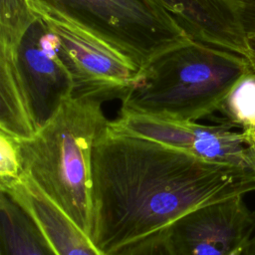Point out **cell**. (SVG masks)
Listing matches in <instances>:
<instances>
[{
	"label": "cell",
	"instance_id": "cell-1",
	"mask_svg": "<svg viewBox=\"0 0 255 255\" xmlns=\"http://www.w3.org/2000/svg\"><path fill=\"white\" fill-rule=\"evenodd\" d=\"M255 190V170L108 128L92 153V233L107 255L205 205Z\"/></svg>",
	"mask_w": 255,
	"mask_h": 255
},
{
	"label": "cell",
	"instance_id": "cell-2",
	"mask_svg": "<svg viewBox=\"0 0 255 255\" xmlns=\"http://www.w3.org/2000/svg\"><path fill=\"white\" fill-rule=\"evenodd\" d=\"M102 105L96 99L72 97L33 137L19 140L22 178L90 236L92 153L110 123Z\"/></svg>",
	"mask_w": 255,
	"mask_h": 255
},
{
	"label": "cell",
	"instance_id": "cell-3",
	"mask_svg": "<svg viewBox=\"0 0 255 255\" xmlns=\"http://www.w3.org/2000/svg\"><path fill=\"white\" fill-rule=\"evenodd\" d=\"M252 67L233 52L188 41L153 59L122 100L121 113L197 122L218 112Z\"/></svg>",
	"mask_w": 255,
	"mask_h": 255
},
{
	"label": "cell",
	"instance_id": "cell-4",
	"mask_svg": "<svg viewBox=\"0 0 255 255\" xmlns=\"http://www.w3.org/2000/svg\"><path fill=\"white\" fill-rule=\"evenodd\" d=\"M104 40L140 71L167 50L190 41L155 0H37Z\"/></svg>",
	"mask_w": 255,
	"mask_h": 255
},
{
	"label": "cell",
	"instance_id": "cell-5",
	"mask_svg": "<svg viewBox=\"0 0 255 255\" xmlns=\"http://www.w3.org/2000/svg\"><path fill=\"white\" fill-rule=\"evenodd\" d=\"M35 11L57 36L74 80V96L102 101L123 98L134 86L140 70L124 54L70 20L43 9Z\"/></svg>",
	"mask_w": 255,
	"mask_h": 255
},
{
	"label": "cell",
	"instance_id": "cell-6",
	"mask_svg": "<svg viewBox=\"0 0 255 255\" xmlns=\"http://www.w3.org/2000/svg\"><path fill=\"white\" fill-rule=\"evenodd\" d=\"M109 128L187 152L206 161L255 170L251 134L225 123L202 125L121 113Z\"/></svg>",
	"mask_w": 255,
	"mask_h": 255
},
{
	"label": "cell",
	"instance_id": "cell-7",
	"mask_svg": "<svg viewBox=\"0 0 255 255\" xmlns=\"http://www.w3.org/2000/svg\"><path fill=\"white\" fill-rule=\"evenodd\" d=\"M15 61L37 131L74 96V80L60 42L39 17L15 50Z\"/></svg>",
	"mask_w": 255,
	"mask_h": 255
},
{
	"label": "cell",
	"instance_id": "cell-8",
	"mask_svg": "<svg viewBox=\"0 0 255 255\" xmlns=\"http://www.w3.org/2000/svg\"><path fill=\"white\" fill-rule=\"evenodd\" d=\"M255 228V211L243 196L194 209L166 228L174 255H243Z\"/></svg>",
	"mask_w": 255,
	"mask_h": 255
},
{
	"label": "cell",
	"instance_id": "cell-9",
	"mask_svg": "<svg viewBox=\"0 0 255 255\" xmlns=\"http://www.w3.org/2000/svg\"><path fill=\"white\" fill-rule=\"evenodd\" d=\"M155 1L191 41L236 53L252 63L236 0Z\"/></svg>",
	"mask_w": 255,
	"mask_h": 255
},
{
	"label": "cell",
	"instance_id": "cell-10",
	"mask_svg": "<svg viewBox=\"0 0 255 255\" xmlns=\"http://www.w3.org/2000/svg\"><path fill=\"white\" fill-rule=\"evenodd\" d=\"M3 193L29 213L56 255H107L31 181L22 178Z\"/></svg>",
	"mask_w": 255,
	"mask_h": 255
},
{
	"label": "cell",
	"instance_id": "cell-11",
	"mask_svg": "<svg viewBox=\"0 0 255 255\" xmlns=\"http://www.w3.org/2000/svg\"><path fill=\"white\" fill-rule=\"evenodd\" d=\"M15 50L0 44V130L26 140L37 129L19 77Z\"/></svg>",
	"mask_w": 255,
	"mask_h": 255
},
{
	"label": "cell",
	"instance_id": "cell-12",
	"mask_svg": "<svg viewBox=\"0 0 255 255\" xmlns=\"http://www.w3.org/2000/svg\"><path fill=\"white\" fill-rule=\"evenodd\" d=\"M0 255H56L29 213L10 195H0Z\"/></svg>",
	"mask_w": 255,
	"mask_h": 255
},
{
	"label": "cell",
	"instance_id": "cell-13",
	"mask_svg": "<svg viewBox=\"0 0 255 255\" xmlns=\"http://www.w3.org/2000/svg\"><path fill=\"white\" fill-rule=\"evenodd\" d=\"M218 112L221 123L248 132L255 130V68L252 67L230 90Z\"/></svg>",
	"mask_w": 255,
	"mask_h": 255
},
{
	"label": "cell",
	"instance_id": "cell-14",
	"mask_svg": "<svg viewBox=\"0 0 255 255\" xmlns=\"http://www.w3.org/2000/svg\"><path fill=\"white\" fill-rule=\"evenodd\" d=\"M36 0H0V44L17 48L29 27L39 18Z\"/></svg>",
	"mask_w": 255,
	"mask_h": 255
},
{
	"label": "cell",
	"instance_id": "cell-15",
	"mask_svg": "<svg viewBox=\"0 0 255 255\" xmlns=\"http://www.w3.org/2000/svg\"><path fill=\"white\" fill-rule=\"evenodd\" d=\"M21 179L19 139L0 130V191H7Z\"/></svg>",
	"mask_w": 255,
	"mask_h": 255
},
{
	"label": "cell",
	"instance_id": "cell-16",
	"mask_svg": "<svg viewBox=\"0 0 255 255\" xmlns=\"http://www.w3.org/2000/svg\"><path fill=\"white\" fill-rule=\"evenodd\" d=\"M111 255H174L167 240L166 229L131 242Z\"/></svg>",
	"mask_w": 255,
	"mask_h": 255
},
{
	"label": "cell",
	"instance_id": "cell-17",
	"mask_svg": "<svg viewBox=\"0 0 255 255\" xmlns=\"http://www.w3.org/2000/svg\"><path fill=\"white\" fill-rule=\"evenodd\" d=\"M241 17L252 58V64L255 68V8L241 6Z\"/></svg>",
	"mask_w": 255,
	"mask_h": 255
},
{
	"label": "cell",
	"instance_id": "cell-18",
	"mask_svg": "<svg viewBox=\"0 0 255 255\" xmlns=\"http://www.w3.org/2000/svg\"><path fill=\"white\" fill-rule=\"evenodd\" d=\"M243 255H255V235L249 240L243 252Z\"/></svg>",
	"mask_w": 255,
	"mask_h": 255
},
{
	"label": "cell",
	"instance_id": "cell-19",
	"mask_svg": "<svg viewBox=\"0 0 255 255\" xmlns=\"http://www.w3.org/2000/svg\"><path fill=\"white\" fill-rule=\"evenodd\" d=\"M241 6L255 8V0H236Z\"/></svg>",
	"mask_w": 255,
	"mask_h": 255
},
{
	"label": "cell",
	"instance_id": "cell-20",
	"mask_svg": "<svg viewBox=\"0 0 255 255\" xmlns=\"http://www.w3.org/2000/svg\"><path fill=\"white\" fill-rule=\"evenodd\" d=\"M251 134V138H252V144H253V149L255 152V130L253 132H249Z\"/></svg>",
	"mask_w": 255,
	"mask_h": 255
}]
</instances>
